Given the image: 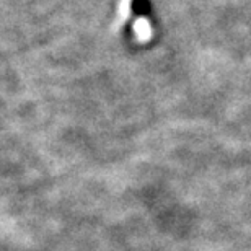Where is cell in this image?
<instances>
[{"instance_id":"6da1fadb","label":"cell","mask_w":251,"mask_h":251,"mask_svg":"<svg viewBox=\"0 0 251 251\" xmlns=\"http://www.w3.org/2000/svg\"><path fill=\"white\" fill-rule=\"evenodd\" d=\"M132 12L137 15V17H142V15H147L150 10V3L149 0H132V5H130Z\"/></svg>"}]
</instances>
